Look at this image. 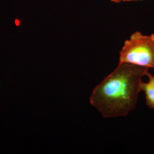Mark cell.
<instances>
[{
	"mask_svg": "<svg viewBox=\"0 0 154 154\" xmlns=\"http://www.w3.org/2000/svg\"><path fill=\"white\" fill-rule=\"evenodd\" d=\"M110 1L115 3H119L122 2H130V1H141V0H110Z\"/></svg>",
	"mask_w": 154,
	"mask_h": 154,
	"instance_id": "4",
	"label": "cell"
},
{
	"mask_svg": "<svg viewBox=\"0 0 154 154\" xmlns=\"http://www.w3.org/2000/svg\"><path fill=\"white\" fill-rule=\"evenodd\" d=\"M119 63L154 68V34L147 35L139 32L132 33L119 52Z\"/></svg>",
	"mask_w": 154,
	"mask_h": 154,
	"instance_id": "2",
	"label": "cell"
},
{
	"mask_svg": "<svg viewBox=\"0 0 154 154\" xmlns=\"http://www.w3.org/2000/svg\"><path fill=\"white\" fill-rule=\"evenodd\" d=\"M149 69L132 64L119 63L94 88L90 98V104L104 118L127 116L137 106L142 78Z\"/></svg>",
	"mask_w": 154,
	"mask_h": 154,
	"instance_id": "1",
	"label": "cell"
},
{
	"mask_svg": "<svg viewBox=\"0 0 154 154\" xmlns=\"http://www.w3.org/2000/svg\"><path fill=\"white\" fill-rule=\"evenodd\" d=\"M145 76L148 78V81L141 82L140 90L145 94L147 106L149 109H154V76L149 71L146 72Z\"/></svg>",
	"mask_w": 154,
	"mask_h": 154,
	"instance_id": "3",
	"label": "cell"
}]
</instances>
